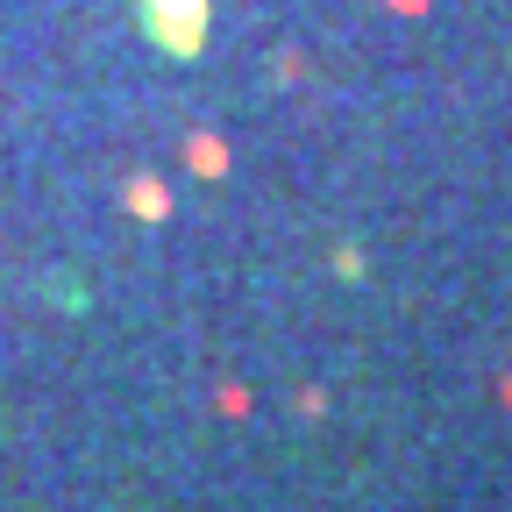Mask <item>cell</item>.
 Listing matches in <instances>:
<instances>
[{
	"label": "cell",
	"instance_id": "1",
	"mask_svg": "<svg viewBox=\"0 0 512 512\" xmlns=\"http://www.w3.org/2000/svg\"><path fill=\"white\" fill-rule=\"evenodd\" d=\"M150 29H157V43H171V50H200L207 8H200V0H150Z\"/></svg>",
	"mask_w": 512,
	"mask_h": 512
}]
</instances>
